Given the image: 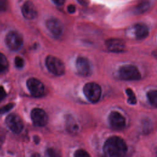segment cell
<instances>
[{"instance_id": "cell-3", "label": "cell", "mask_w": 157, "mask_h": 157, "mask_svg": "<svg viewBox=\"0 0 157 157\" xmlns=\"http://www.w3.org/2000/svg\"><path fill=\"white\" fill-rule=\"evenodd\" d=\"M45 64L48 70L55 75H61L65 72L63 62L58 58L48 55L45 59Z\"/></svg>"}, {"instance_id": "cell-8", "label": "cell", "mask_w": 157, "mask_h": 157, "mask_svg": "<svg viewBox=\"0 0 157 157\" xmlns=\"http://www.w3.org/2000/svg\"><path fill=\"white\" fill-rule=\"evenodd\" d=\"M109 121L111 127L115 130H122L126 124L125 118L118 112L112 111L109 116Z\"/></svg>"}, {"instance_id": "cell-13", "label": "cell", "mask_w": 157, "mask_h": 157, "mask_svg": "<svg viewBox=\"0 0 157 157\" xmlns=\"http://www.w3.org/2000/svg\"><path fill=\"white\" fill-rule=\"evenodd\" d=\"M105 44L109 51L115 53L122 52L125 48L124 42L120 39H109L106 40Z\"/></svg>"}, {"instance_id": "cell-1", "label": "cell", "mask_w": 157, "mask_h": 157, "mask_svg": "<svg viewBox=\"0 0 157 157\" xmlns=\"http://www.w3.org/2000/svg\"><path fill=\"white\" fill-rule=\"evenodd\" d=\"M127 149L125 142L118 136H112L108 138L103 147L105 157H124Z\"/></svg>"}, {"instance_id": "cell-19", "label": "cell", "mask_w": 157, "mask_h": 157, "mask_svg": "<svg viewBox=\"0 0 157 157\" xmlns=\"http://www.w3.org/2000/svg\"><path fill=\"white\" fill-rule=\"evenodd\" d=\"M126 93L128 97V102L130 104H136L137 102V99L133 91L131 88H127L126 90Z\"/></svg>"}, {"instance_id": "cell-2", "label": "cell", "mask_w": 157, "mask_h": 157, "mask_svg": "<svg viewBox=\"0 0 157 157\" xmlns=\"http://www.w3.org/2000/svg\"><path fill=\"white\" fill-rule=\"evenodd\" d=\"M118 75L120 78L123 80H138L141 78V75L137 67L131 64L121 66L118 70Z\"/></svg>"}, {"instance_id": "cell-27", "label": "cell", "mask_w": 157, "mask_h": 157, "mask_svg": "<svg viewBox=\"0 0 157 157\" xmlns=\"http://www.w3.org/2000/svg\"><path fill=\"white\" fill-rule=\"evenodd\" d=\"M67 11L70 13H73L75 12V7L72 5V4H71L69 6H67Z\"/></svg>"}, {"instance_id": "cell-30", "label": "cell", "mask_w": 157, "mask_h": 157, "mask_svg": "<svg viewBox=\"0 0 157 157\" xmlns=\"http://www.w3.org/2000/svg\"><path fill=\"white\" fill-rule=\"evenodd\" d=\"M86 1L87 0H77V1L80 4H86L87 2H86Z\"/></svg>"}, {"instance_id": "cell-29", "label": "cell", "mask_w": 157, "mask_h": 157, "mask_svg": "<svg viewBox=\"0 0 157 157\" xmlns=\"http://www.w3.org/2000/svg\"><path fill=\"white\" fill-rule=\"evenodd\" d=\"M5 139V132L3 129L0 126V142H2Z\"/></svg>"}, {"instance_id": "cell-23", "label": "cell", "mask_w": 157, "mask_h": 157, "mask_svg": "<svg viewBox=\"0 0 157 157\" xmlns=\"http://www.w3.org/2000/svg\"><path fill=\"white\" fill-rule=\"evenodd\" d=\"M15 64L17 67L21 68L24 66L25 61L24 59L20 56H16L15 58Z\"/></svg>"}, {"instance_id": "cell-21", "label": "cell", "mask_w": 157, "mask_h": 157, "mask_svg": "<svg viewBox=\"0 0 157 157\" xmlns=\"http://www.w3.org/2000/svg\"><path fill=\"white\" fill-rule=\"evenodd\" d=\"M46 155L47 157H61L60 153L53 148H48L46 150Z\"/></svg>"}, {"instance_id": "cell-15", "label": "cell", "mask_w": 157, "mask_h": 157, "mask_svg": "<svg viewBox=\"0 0 157 157\" xmlns=\"http://www.w3.org/2000/svg\"><path fill=\"white\" fill-rule=\"evenodd\" d=\"M134 33L136 39H144L148 36L149 30L145 24L137 23L134 26Z\"/></svg>"}, {"instance_id": "cell-26", "label": "cell", "mask_w": 157, "mask_h": 157, "mask_svg": "<svg viewBox=\"0 0 157 157\" xmlns=\"http://www.w3.org/2000/svg\"><path fill=\"white\" fill-rule=\"evenodd\" d=\"M6 96V93L2 86H0V102Z\"/></svg>"}, {"instance_id": "cell-18", "label": "cell", "mask_w": 157, "mask_h": 157, "mask_svg": "<svg viewBox=\"0 0 157 157\" xmlns=\"http://www.w3.org/2000/svg\"><path fill=\"white\" fill-rule=\"evenodd\" d=\"M9 62L6 56L0 52V72H4L7 69Z\"/></svg>"}, {"instance_id": "cell-24", "label": "cell", "mask_w": 157, "mask_h": 157, "mask_svg": "<svg viewBox=\"0 0 157 157\" xmlns=\"http://www.w3.org/2000/svg\"><path fill=\"white\" fill-rule=\"evenodd\" d=\"M14 106V104L9 103L8 104L5 105L4 106L0 108V114H4L7 112H9L11 109L13 108Z\"/></svg>"}, {"instance_id": "cell-14", "label": "cell", "mask_w": 157, "mask_h": 157, "mask_svg": "<svg viewBox=\"0 0 157 157\" xmlns=\"http://www.w3.org/2000/svg\"><path fill=\"white\" fill-rule=\"evenodd\" d=\"M65 126L66 130L71 134H76L79 131L78 123L72 115L65 116Z\"/></svg>"}, {"instance_id": "cell-17", "label": "cell", "mask_w": 157, "mask_h": 157, "mask_svg": "<svg viewBox=\"0 0 157 157\" xmlns=\"http://www.w3.org/2000/svg\"><path fill=\"white\" fill-rule=\"evenodd\" d=\"M147 98L150 104L155 107H157V90H150L147 93Z\"/></svg>"}, {"instance_id": "cell-11", "label": "cell", "mask_w": 157, "mask_h": 157, "mask_svg": "<svg viewBox=\"0 0 157 157\" xmlns=\"http://www.w3.org/2000/svg\"><path fill=\"white\" fill-rule=\"evenodd\" d=\"M33 123L37 126H44L48 121V116L45 112L39 108H35L31 113Z\"/></svg>"}, {"instance_id": "cell-10", "label": "cell", "mask_w": 157, "mask_h": 157, "mask_svg": "<svg viewBox=\"0 0 157 157\" xmlns=\"http://www.w3.org/2000/svg\"><path fill=\"white\" fill-rule=\"evenodd\" d=\"M27 87L34 96H42L44 94V86L42 83L35 78H30L26 82Z\"/></svg>"}, {"instance_id": "cell-32", "label": "cell", "mask_w": 157, "mask_h": 157, "mask_svg": "<svg viewBox=\"0 0 157 157\" xmlns=\"http://www.w3.org/2000/svg\"><path fill=\"white\" fill-rule=\"evenodd\" d=\"M156 154H157V153H156Z\"/></svg>"}, {"instance_id": "cell-5", "label": "cell", "mask_w": 157, "mask_h": 157, "mask_svg": "<svg viewBox=\"0 0 157 157\" xmlns=\"http://www.w3.org/2000/svg\"><path fill=\"white\" fill-rule=\"evenodd\" d=\"M5 42L7 46L13 51L20 50L23 44V39L21 34L15 31H9L5 38Z\"/></svg>"}, {"instance_id": "cell-6", "label": "cell", "mask_w": 157, "mask_h": 157, "mask_svg": "<svg viewBox=\"0 0 157 157\" xmlns=\"http://www.w3.org/2000/svg\"><path fill=\"white\" fill-rule=\"evenodd\" d=\"M6 123L14 133L18 134L23 129V123L19 115L15 113L9 115L6 119Z\"/></svg>"}, {"instance_id": "cell-28", "label": "cell", "mask_w": 157, "mask_h": 157, "mask_svg": "<svg viewBox=\"0 0 157 157\" xmlns=\"http://www.w3.org/2000/svg\"><path fill=\"white\" fill-rule=\"evenodd\" d=\"M52 1L55 4L58 6H63L65 2V0H52Z\"/></svg>"}, {"instance_id": "cell-7", "label": "cell", "mask_w": 157, "mask_h": 157, "mask_svg": "<svg viewBox=\"0 0 157 157\" xmlns=\"http://www.w3.org/2000/svg\"><path fill=\"white\" fill-rule=\"evenodd\" d=\"M46 27L48 31L55 37H58L61 36L63 32V26L61 22L55 17H50L45 23Z\"/></svg>"}, {"instance_id": "cell-31", "label": "cell", "mask_w": 157, "mask_h": 157, "mask_svg": "<svg viewBox=\"0 0 157 157\" xmlns=\"http://www.w3.org/2000/svg\"><path fill=\"white\" fill-rule=\"evenodd\" d=\"M31 157H41V156H40V155L38 154V153H34V154H33V155L31 156Z\"/></svg>"}, {"instance_id": "cell-25", "label": "cell", "mask_w": 157, "mask_h": 157, "mask_svg": "<svg viewBox=\"0 0 157 157\" xmlns=\"http://www.w3.org/2000/svg\"><path fill=\"white\" fill-rule=\"evenodd\" d=\"M7 8V0H0V12L5 11Z\"/></svg>"}, {"instance_id": "cell-9", "label": "cell", "mask_w": 157, "mask_h": 157, "mask_svg": "<svg viewBox=\"0 0 157 157\" xmlns=\"http://www.w3.org/2000/svg\"><path fill=\"white\" fill-rule=\"evenodd\" d=\"M78 73L83 77H88L91 74V67L89 60L84 56H78L75 62Z\"/></svg>"}, {"instance_id": "cell-20", "label": "cell", "mask_w": 157, "mask_h": 157, "mask_svg": "<svg viewBox=\"0 0 157 157\" xmlns=\"http://www.w3.org/2000/svg\"><path fill=\"white\" fill-rule=\"evenodd\" d=\"M142 129L144 133L145 134H148L150 132H151L152 129V125H151V122L150 120L148 118L144 120L142 122Z\"/></svg>"}, {"instance_id": "cell-4", "label": "cell", "mask_w": 157, "mask_h": 157, "mask_svg": "<svg viewBox=\"0 0 157 157\" xmlns=\"http://www.w3.org/2000/svg\"><path fill=\"white\" fill-rule=\"evenodd\" d=\"M83 93L89 101L96 103L99 101L101 98V88L98 84L94 82H90L84 85Z\"/></svg>"}, {"instance_id": "cell-22", "label": "cell", "mask_w": 157, "mask_h": 157, "mask_svg": "<svg viewBox=\"0 0 157 157\" xmlns=\"http://www.w3.org/2000/svg\"><path fill=\"white\" fill-rule=\"evenodd\" d=\"M74 157H90V156L89 153L85 150L80 149L75 152Z\"/></svg>"}, {"instance_id": "cell-12", "label": "cell", "mask_w": 157, "mask_h": 157, "mask_svg": "<svg viewBox=\"0 0 157 157\" xmlns=\"http://www.w3.org/2000/svg\"><path fill=\"white\" fill-rule=\"evenodd\" d=\"M21 13L23 17L28 20H33L37 15V8L31 1H27L23 4L21 7Z\"/></svg>"}, {"instance_id": "cell-16", "label": "cell", "mask_w": 157, "mask_h": 157, "mask_svg": "<svg viewBox=\"0 0 157 157\" xmlns=\"http://www.w3.org/2000/svg\"><path fill=\"white\" fill-rule=\"evenodd\" d=\"M150 7V3L148 1H142L138 4L135 8V12L136 13H142L145 12Z\"/></svg>"}]
</instances>
